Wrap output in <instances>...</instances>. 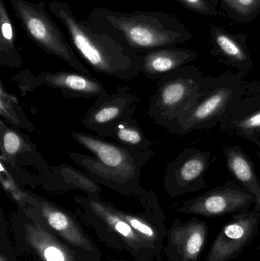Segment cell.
Masks as SVG:
<instances>
[{"instance_id": "cell-8", "label": "cell", "mask_w": 260, "mask_h": 261, "mask_svg": "<svg viewBox=\"0 0 260 261\" xmlns=\"http://www.w3.org/2000/svg\"><path fill=\"white\" fill-rule=\"evenodd\" d=\"M215 160L211 152L195 147L185 149L167 164L163 179L164 188L172 196L206 188V174Z\"/></svg>"}, {"instance_id": "cell-4", "label": "cell", "mask_w": 260, "mask_h": 261, "mask_svg": "<svg viewBox=\"0 0 260 261\" xmlns=\"http://www.w3.org/2000/svg\"><path fill=\"white\" fill-rule=\"evenodd\" d=\"M212 78L198 69L182 67L156 81L157 90L148 103V114L157 125L169 130L189 113L210 87Z\"/></svg>"}, {"instance_id": "cell-15", "label": "cell", "mask_w": 260, "mask_h": 261, "mask_svg": "<svg viewBox=\"0 0 260 261\" xmlns=\"http://www.w3.org/2000/svg\"><path fill=\"white\" fill-rule=\"evenodd\" d=\"M227 168L236 182L247 189L257 200L260 197V180L254 164L238 145L223 147Z\"/></svg>"}, {"instance_id": "cell-28", "label": "cell", "mask_w": 260, "mask_h": 261, "mask_svg": "<svg viewBox=\"0 0 260 261\" xmlns=\"http://www.w3.org/2000/svg\"><path fill=\"white\" fill-rule=\"evenodd\" d=\"M256 205H257V206L259 207V208L260 210V197L259 198V199H257V200H256Z\"/></svg>"}, {"instance_id": "cell-30", "label": "cell", "mask_w": 260, "mask_h": 261, "mask_svg": "<svg viewBox=\"0 0 260 261\" xmlns=\"http://www.w3.org/2000/svg\"><path fill=\"white\" fill-rule=\"evenodd\" d=\"M97 1H101V2H102V1H104V0H97Z\"/></svg>"}, {"instance_id": "cell-1", "label": "cell", "mask_w": 260, "mask_h": 261, "mask_svg": "<svg viewBox=\"0 0 260 261\" xmlns=\"http://www.w3.org/2000/svg\"><path fill=\"white\" fill-rule=\"evenodd\" d=\"M49 8L65 28L73 48L94 71L122 81L141 75L140 55L79 19L67 2L51 0Z\"/></svg>"}, {"instance_id": "cell-19", "label": "cell", "mask_w": 260, "mask_h": 261, "mask_svg": "<svg viewBox=\"0 0 260 261\" xmlns=\"http://www.w3.org/2000/svg\"><path fill=\"white\" fill-rule=\"evenodd\" d=\"M0 115L2 119L13 128L28 132L35 130L32 122L23 111L18 99L5 90L3 83L0 86Z\"/></svg>"}, {"instance_id": "cell-9", "label": "cell", "mask_w": 260, "mask_h": 261, "mask_svg": "<svg viewBox=\"0 0 260 261\" xmlns=\"http://www.w3.org/2000/svg\"><path fill=\"white\" fill-rule=\"evenodd\" d=\"M256 199L238 182L229 181L184 202L179 211L205 217H220L251 210Z\"/></svg>"}, {"instance_id": "cell-16", "label": "cell", "mask_w": 260, "mask_h": 261, "mask_svg": "<svg viewBox=\"0 0 260 261\" xmlns=\"http://www.w3.org/2000/svg\"><path fill=\"white\" fill-rule=\"evenodd\" d=\"M22 58L16 45V29L4 0H0V64L18 68Z\"/></svg>"}, {"instance_id": "cell-25", "label": "cell", "mask_w": 260, "mask_h": 261, "mask_svg": "<svg viewBox=\"0 0 260 261\" xmlns=\"http://www.w3.org/2000/svg\"><path fill=\"white\" fill-rule=\"evenodd\" d=\"M44 257L46 261H65L62 251L53 246L48 247L44 250Z\"/></svg>"}, {"instance_id": "cell-5", "label": "cell", "mask_w": 260, "mask_h": 261, "mask_svg": "<svg viewBox=\"0 0 260 261\" xmlns=\"http://www.w3.org/2000/svg\"><path fill=\"white\" fill-rule=\"evenodd\" d=\"M248 90V84L239 73L227 72L212 78L210 87L196 105L178 119L168 132L185 135L195 130L213 129L219 125L229 109Z\"/></svg>"}, {"instance_id": "cell-22", "label": "cell", "mask_w": 260, "mask_h": 261, "mask_svg": "<svg viewBox=\"0 0 260 261\" xmlns=\"http://www.w3.org/2000/svg\"><path fill=\"white\" fill-rule=\"evenodd\" d=\"M101 205H102V210H103L105 215H106L107 219L114 225V228H115L116 231L119 234L125 236V237H131V236H132V231H131V227L128 225V224H127L124 221L120 220L116 216L110 214L109 211L103 205L101 204Z\"/></svg>"}, {"instance_id": "cell-24", "label": "cell", "mask_w": 260, "mask_h": 261, "mask_svg": "<svg viewBox=\"0 0 260 261\" xmlns=\"http://www.w3.org/2000/svg\"><path fill=\"white\" fill-rule=\"evenodd\" d=\"M127 220L130 222V225H131L134 229L140 231V233L145 234V236H148V237L155 239V231L153 230L151 227L146 225V224L143 223V222L139 221L138 219H134V218L127 217Z\"/></svg>"}, {"instance_id": "cell-27", "label": "cell", "mask_w": 260, "mask_h": 261, "mask_svg": "<svg viewBox=\"0 0 260 261\" xmlns=\"http://www.w3.org/2000/svg\"><path fill=\"white\" fill-rule=\"evenodd\" d=\"M252 144H255L257 147V150H256V155L260 161V138H253V139L249 140Z\"/></svg>"}, {"instance_id": "cell-20", "label": "cell", "mask_w": 260, "mask_h": 261, "mask_svg": "<svg viewBox=\"0 0 260 261\" xmlns=\"http://www.w3.org/2000/svg\"><path fill=\"white\" fill-rule=\"evenodd\" d=\"M112 138L118 144L137 150H153L154 144V141L147 138L134 118L118 125Z\"/></svg>"}, {"instance_id": "cell-10", "label": "cell", "mask_w": 260, "mask_h": 261, "mask_svg": "<svg viewBox=\"0 0 260 261\" xmlns=\"http://www.w3.org/2000/svg\"><path fill=\"white\" fill-rule=\"evenodd\" d=\"M260 210L257 205L234 214L218 232L203 261H232L238 258L259 233Z\"/></svg>"}, {"instance_id": "cell-18", "label": "cell", "mask_w": 260, "mask_h": 261, "mask_svg": "<svg viewBox=\"0 0 260 261\" xmlns=\"http://www.w3.org/2000/svg\"><path fill=\"white\" fill-rule=\"evenodd\" d=\"M215 39L218 54L224 58L223 61L238 69V73L245 78L252 67L248 54L237 41L225 34H218Z\"/></svg>"}, {"instance_id": "cell-14", "label": "cell", "mask_w": 260, "mask_h": 261, "mask_svg": "<svg viewBox=\"0 0 260 261\" xmlns=\"http://www.w3.org/2000/svg\"><path fill=\"white\" fill-rule=\"evenodd\" d=\"M140 58L141 75L156 81L195 59V54L189 50L163 47L143 54Z\"/></svg>"}, {"instance_id": "cell-7", "label": "cell", "mask_w": 260, "mask_h": 261, "mask_svg": "<svg viewBox=\"0 0 260 261\" xmlns=\"http://www.w3.org/2000/svg\"><path fill=\"white\" fill-rule=\"evenodd\" d=\"M141 102L137 92L120 85L112 94L99 96L87 110L82 125L102 138H112L116 126L134 119Z\"/></svg>"}, {"instance_id": "cell-13", "label": "cell", "mask_w": 260, "mask_h": 261, "mask_svg": "<svg viewBox=\"0 0 260 261\" xmlns=\"http://www.w3.org/2000/svg\"><path fill=\"white\" fill-rule=\"evenodd\" d=\"M38 87L56 89L68 98H96L107 93L103 84L91 74L81 72H44L35 76Z\"/></svg>"}, {"instance_id": "cell-12", "label": "cell", "mask_w": 260, "mask_h": 261, "mask_svg": "<svg viewBox=\"0 0 260 261\" xmlns=\"http://www.w3.org/2000/svg\"><path fill=\"white\" fill-rule=\"evenodd\" d=\"M207 223L193 217L187 222L177 220L170 231L169 248L174 261H201L208 238Z\"/></svg>"}, {"instance_id": "cell-21", "label": "cell", "mask_w": 260, "mask_h": 261, "mask_svg": "<svg viewBox=\"0 0 260 261\" xmlns=\"http://www.w3.org/2000/svg\"><path fill=\"white\" fill-rule=\"evenodd\" d=\"M41 210L49 225L56 231H64L70 225L68 217L62 212L46 204H41Z\"/></svg>"}, {"instance_id": "cell-11", "label": "cell", "mask_w": 260, "mask_h": 261, "mask_svg": "<svg viewBox=\"0 0 260 261\" xmlns=\"http://www.w3.org/2000/svg\"><path fill=\"white\" fill-rule=\"evenodd\" d=\"M220 129L226 133L249 140L260 138V93H247L232 106L219 123Z\"/></svg>"}, {"instance_id": "cell-17", "label": "cell", "mask_w": 260, "mask_h": 261, "mask_svg": "<svg viewBox=\"0 0 260 261\" xmlns=\"http://www.w3.org/2000/svg\"><path fill=\"white\" fill-rule=\"evenodd\" d=\"M8 125L3 119L0 121L1 133V161L6 164L22 155L37 150L27 136Z\"/></svg>"}, {"instance_id": "cell-3", "label": "cell", "mask_w": 260, "mask_h": 261, "mask_svg": "<svg viewBox=\"0 0 260 261\" xmlns=\"http://www.w3.org/2000/svg\"><path fill=\"white\" fill-rule=\"evenodd\" d=\"M85 21L96 32L110 35L140 55L177 44L181 38L172 19L162 12L95 8Z\"/></svg>"}, {"instance_id": "cell-29", "label": "cell", "mask_w": 260, "mask_h": 261, "mask_svg": "<svg viewBox=\"0 0 260 261\" xmlns=\"http://www.w3.org/2000/svg\"><path fill=\"white\" fill-rule=\"evenodd\" d=\"M258 250H259V251H260V242H259V246H258Z\"/></svg>"}, {"instance_id": "cell-6", "label": "cell", "mask_w": 260, "mask_h": 261, "mask_svg": "<svg viewBox=\"0 0 260 261\" xmlns=\"http://www.w3.org/2000/svg\"><path fill=\"white\" fill-rule=\"evenodd\" d=\"M10 3L21 27L41 50L62 60L76 71L91 74L76 56L64 32L46 10V4L43 0L38 3L10 0Z\"/></svg>"}, {"instance_id": "cell-26", "label": "cell", "mask_w": 260, "mask_h": 261, "mask_svg": "<svg viewBox=\"0 0 260 261\" xmlns=\"http://www.w3.org/2000/svg\"><path fill=\"white\" fill-rule=\"evenodd\" d=\"M180 1L186 6H190L197 10H207V6L204 0H180Z\"/></svg>"}, {"instance_id": "cell-2", "label": "cell", "mask_w": 260, "mask_h": 261, "mask_svg": "<svg viewBox=\"0 0 260 261\" xmlns=\"http://www.w3.org/2000/svg\"><path fill=\"white\" fill-rule=\"evenodd\" d=\"M71 135L93 156L76 153L69 156L96 182L119 191L130 189L143 191L141 170L154 156V150H134L82 132H73Z\"/></svg>"}, {"instance_id": "cell-23", "label": "cell", "mask_w": 260, "mask_h": 261, "mask_svg": "<svg viewBox=\"0 0 260 261\" xmlns=\"http://www.w3.org/2000/svg\"><path fill=\"white\" fill-rule=\"evenodd\" d=\"M229 6L243 14H248L254 10L259 0H224Z\"/></svg>"}]
</instances>
